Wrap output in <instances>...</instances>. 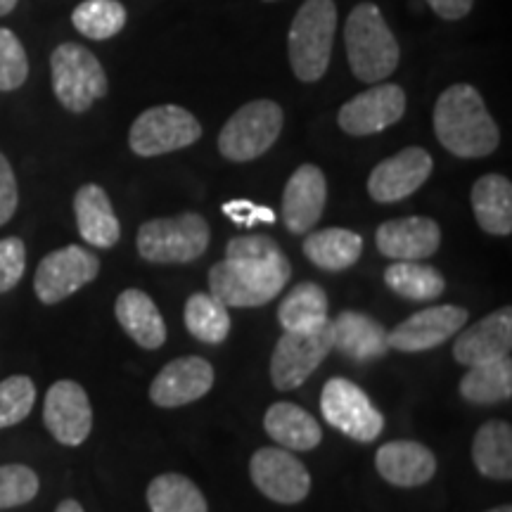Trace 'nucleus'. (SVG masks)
Returning a JSON list of instances; mask_svg holds the SVG:
<instances>
[{
  "mask_svg": "<svg viewBox=\"0 0 512 512\" xmlns=\"http://www.w3.org/2000/svg\"><path fill=\"white\" fill-rule=\"evenodd\" d=\"M434 133L451 155L489 157L501 143V131L486 110L484 98L470 83H456L434 105Z\"/></svg>",
  "mask_w": 512,
  "mask_h": 512,
  "instance_id": "1",
  "label": "nucleus"
},
{
  "mask_svg": "<svg viewBox=\"0 0 512 512\" xmlns=\"http://www.w3.org/2000/svg\"><path fill=\"white\" fill-rule=\"evenodd\" d=\"M292 264L283 249L264 256L223 259L209 271V294L233 309L264 306L290 283Z\"/></svg>",
  "mask_w": 512,
  "mask_h": 512,
  "instance_id": "2",
  "label": "nucleus"
},
{
  "mask_svg": "<svg viewBox=\"0 0 512 512\" xmlns=\"http://www.w3.org/2000/svg\"><path fill=\"white\" fill-rule=\"evenodd\" d=\"M344 43L349 67L358 81L380 83L399 67L401 48L375 3H358L351 10L344 27Z\"/></svg>",
  "mask_w": 512,
  "mask_h": 512,
  "instance_id": "3",
  "label": "nucleus"
},
{
  "mask_svg": "<svg viewBox=\"0 0 512 512\" xmlns=\"http://www.w3.org/2000/svg\"><path fill=\"white\" fill-rule=\"evenodd\" d=\"M335 29V0H306L294 15L287 48H290V67L299 81L316 83L328 72Z\"/></svg>",
  "mask_w": 512,
  "mask_h": 512,
  "instance_id": "4",
  "label": "nucleus"
},
{
  "mask_svg": "<svg viewBox=\"0 0 512 512\" xmlns=\"http://www.w3.org/2000/svg\"><path fill=\"white\" fill-rule=\"evenodd\" d=\"M211 240L209 223L195 211L152 219L138 230V254L150 264H190L207 252Z\"/></svg>",
  "mask_w": 512,
  "mask_h": 512,
  "instance_id": "5",
  "label": "nucleus"
},
{
  "mask_svg": "<svg viewBox=\"0 0 512 512\" xmlns=\"http://www.w3.org/2000/svg\"><path fill=\"white\" fill-rule=\"evenodd\" d=\"M55 98L67 112L83 114L107 95V74L98 57L79 43H60L50 55Z\"/></svg>",
  "mask_w": 512,
  "mask_h": 512,
  "instance_id": "6",
  "label": "nucleus"
},
{
  "mask_svg": "<svg viewBox=\"0 0 512 512\" xmlns=\"http://www.w3.org/2000/svg\"><path fill=\"white\" fill-rule=\"evenodd\" d=\"M283 107L273 100H252L226 121L219 133V152L230 162H252L266 155L283 131Z\"/></svg>",
  "mask_w": 512,
  "mask_h": 512,
  "instance_id": "7",
  "label": "nucleus"
},
{
  "mask_svg": "<svg viewBox=\"0 0 512 512\" xmlns=\"http://www.w3.org/2000/svg\"><path fill=\"white\" fill-rule=\"evenodd\" d=\"M202 138L195 114L178 105H159L145 110L133 121L128 145L138 157H159L183 150Z\"/></svg>",
  "mask_w": 512,
  "mask_h": 512,
  "instance_id": "8",
  "label": "nucleus"
},
{
  "mask_svg": "<svg viewBox=\"0 0 512 512\" xmlns=\"http://www.w3.org/2000/svg\"><path fill=\"white\" fill-rule=\"evenodd\" d=\"M332 351V323L309 332H283L271 356V380L278 392L302 387Z\"/></svg>",
  "mask_w": 512,
  "mask_h": 512,
  "instance_id": "9",
  "label": "nucleus"
},
{
  "mask_svg": "<svg viewBox=\"0 0 512 512\" xmlns=\"http://www.w3.org/2000/svg\"><path fill=\"white\" fill-rule=\"evenodd\" d=\"M320 413L335 430L361 444L377 439L384 430V415L373 406L370 396L344 377H332L325 384L320 394Z\"/></svg>",
  "mask_w": 512,
  "mask_h": 512,
  "instance_id": "10",
  "label": "nucleus"
},
{
  "mask_svg": "<svg viewBox=\"0 0 512 512\" xmlns=\"http://www.w3.org/2000/svg\"><path fill=\"white\" fill-rule=\"evenodd\" d=\"M100 273V259L86 247L67 245L55 249L36 268L34 292L38 302L53 306L93 283Z\"/></svg>",
  "mask_w": 512,
  "mask_h": 512,
  "instance_id": "11",
  "label": "nucleus"
},
{
  "mask_svg": "<svg viewBox=\"0 0 512 512\" xmlns=\"http://www.w3.org/2000/svg\"><path fill=\"white\" fill-rule=\"evenodd\" d=\"M249 475L256 489L275 503H302L311 491V475L306 465L285 448H259L249 460Z\"/></svg>",
  "mask_w": 512,
  "mask_h": 512,
  "instance_id": "12",
  "label": "nucleus"
},
{
  "mask_svg": "<svg viewBox=\"0 0 512 512\" xmlns=\"http://www.w3.org/2000/svg\"><path fill=\"white\" fill-rule=\"evenodd\" d=\"M406 112V93L396 83H377L344 102L337 114L339 128L349 136H373L394 126Z\"/></svg>",
  "mask_w": 512,
  "mask_h": 512,
  "instance_id": "13",
  "label": "nucleus"
},
{
  "mask_svg": "<svg viewBox=\"0 0 512 512\" xmlns=\"http://www.w3.org/2000/svg\"><path fill=\"white\" fill-rule=\"evenodd\" d=\"M43 422L62 446H81L93 430V408L86 389L74 380H60L48 389Z\"/></svg>",
  "mask_w": 512,
  "mask_h": 512,
  "instance_id": "14",
  "label": "nucleus"
},
{
  "mask_svg": "<svg viewBox=\"0 0 512 512\" xmlns=\"http://www.w3.org/2000/svg\"><path fill=\"white\" fill-rule=\"evenodd\" d=\"M432 157L422 147H406L370 171L368 192L375 202L392 204L411 197L432 176Z\"/></svg>",
  "mask_w": 512,
  "mask_h": 512,
  "instance_id": "15",
  "label": "nucleus"
},
{
  "mask_svg": "<svg viewBox=\"0 0 512 512\" xmlns=\"http://www.w3.org/2000/svg\"><path fill=\"white\" fill-rule=\"evenodd\" d=\"M467 323V311L463 306H432L415 313L408 320L396 325L389 332V349L406 351V354H415V351H430L444 344L446 339L458 335Z\"/></svg>",
  "mask_w": 512,
  "mask_h": 512,
  "instance_id": "16",
  "label": "nucleus"
},
{
  "mask_svg": "<svg viewBox=\"0 0 512 512\" xmlns=\"http://www.w3.org/2000/svg\"><path fill=\"white\" fill-rule=\"evenodd\" d=\"M214 387V368L200 356L166 363L150 384V399L159 408H178L202 399Z\"/></svg>",
  "mask_w": 512,
  "mask_h": 512,
  "instance_id": "17",
  "label": "nucleus"
},
{
  "mask_svg": "<svg viewBox=\"0 0 512 512\" xmlns=\"http://www.w3.org/2000/svg\"><path fill=\"white\" fill-rule=\"evenodd\" d=\"M328 202V181L316 164H302L290 176L283 192V221L290 233L313 230Z\"/></svg>",
  "mask_w": 512,
  "mask_h": 512,
  "instance_id": "18",
  "label": "nucleus"
},
{
  "mask_svg": "<svg viewBox=\"0 0 512 512\" xmlns=\"http://www.w3.org/2000/svg\"><path fill=\"white\" fill-rule=\"evenodd\" d=\"M380 254L394 261H420L437 252L441 245V228L427 216H406L382 223L375 233Z\"/></svg>",
  "mask_w": 512,
  "mask_h": 512,
  "instance_id": "19",
  "label": "nucleus"
},
{
  "mask_svg": "<svg viewBox=\"0 0 512 512\" xmlns=\"http://www.w3.org/2000/svg\"><path fill=\"white\" fill-rule=\"evenodd\" d=\"M512 349V311L503 306L484 320L460 332L453 344V358L463 366H479L486 361L510 356Z\"/></svg>",
  "mask_w": 512,
  "mask_h": 512,
  "instance_id": "20",
  "label": "nucleus"
},
{
  "mask_svg": "<svg viewBox=\"0 0 512 512\" xmlns=\"http://www.w3.org/2000/svg\"><path fill=\"white\" fill-rule=\"evenodd\" d=\"M375 467L384 482L401 486V489H413L434 477L437 458L430 448L418 441H389L377 451Z\"/></svg>",
  "mask_w": 512,
  "mask_h": 512,
  "instance_id": "21",
  "label": "nucleus"
},
{
  "mask_svg": "<svg viewBox=\"0 0 512 512\" xmlns=\"http://www.w3.org/2000/svg\"><path fill=\"white\" fill-rule=\"evenodd\" d=\"M332 323V349L358 363L373 361L389 351L387 328L361 311H342Z\"/></svg>",
  "mask_w": 512,
  "mask_h": 512,
  "instance_id": "22",
  "label": "nucleus"
},
{
  "mask_svg": "<svg viewBox=\"0 0 512 512\" xmlns=\"http://www.w3.org/2000/svg\"><path fill=\"white\" fill-rule=\"evenodd\" d=\"M74 214L79 235L91 247L110 249L121 238V226L110 195L95 183H86L74 195Z\"/></svg>",
  "mask_w": 512,
  "mask_h": 512,
  "instance_id": "23",
  "label": "nucleus"
},
{
  "mask_svg": "<svg viewBox=\"0 0 512 512\" xmlns=\"http://www.w3.org/2000/svg\"><path fill=\"white\" fill-rule=\"evenodd\" d=\"M119 325L138 347L159 349L166 342V323L157 304L143 290H124L117 297Z\"/></svg>",
  "mask_w": 512,
  "mask_h": 512,
  "instance_id": "24",
  "label": "nucleus"
},
{
  "mask_svg": "<svg viewBox=\"0 0 512 512\" xmlns=\"http://www.w3.org/2000/svg\"><path fill=\"white\" fill-rule=\"evenodd\" d=\"M264 427L268 437L287 451H313L323 441V430L316 418L290 401L273 403L266 411Z\"/></svg>",
  "mask_w": 512,
  "mask_h": 512,
  "instance_id": "25",
  "label": "nucleus"
},
{
  "mask_svg": "<svg viewBox=\"0 0 512 512\" xmlns=\"http://www.w3.org/2000/svg\"><path fill=\"white\" fill-rule=\"evenodd\" d=\"M472 209L479 228L489 235L512 233V183L501 174H486L472 185Z\"/></svg>",
  "mask_w": 512,
  "mask_h": 512,
  "instance_id": "26",
  "label": "nucleus"
},
{
  "mask_svg": "<svg viewBox=\"0 0 512 512\" xmlns=\"http://www.w3.org/2000/svg\"><path fill=\"white\" fill-rule=\"evenodd\" d=\"M363 238L347 228H323L306 235L304 254L320 271H347L361 259Z\"/></svg>",
  "mask_w": 512,
  "mask_h": 512,
  "instance_id": "27",
  "label": "nucleus"
},
{
  "mask_svg": "<svg viewBox=\"0 0 512 512\" xmlns=\"http://www.w3.org/2000/svg\"><path fill=\"white\" fill-rule=\"evenodd\" d=\"M472 460L479 475L489 479H512V427L510 422H484L472 441Z\"/></svg>",
  "mask_w": 512,
  "mask_h": 512,
  "instance_id": "28",
  "label": "nucleus"
},
{
  "mask_svg": "<svg viewBox=\"0 0 512 512\" xmlns=\"http://www.w3.org/2000/svg\"><path fill=\"white\" fill-rule=\"evenodd\" d=\"M278 320L287 332H309L325 325L328 316V294L316 283H299L280 302Z\"/></svg>",
  "mask_w": 512,
  "mask_h": 512,
  "instance_id": "29",
  "label": "nucleus"
},
{
  "mask_svg": "<svg viewBox=\"0 0 512 512\" xmlns=\"http://www.w3.org/2000/svg\"><path fill=\"white\" fill-rule=\"evenodd\" d=\"M460 396L470 403L508 401L512 396V361L510 356L486 361L470 370L460 380Z\"/></svg>",
  "mask_w": 512,
  "mask_h": 512,
  "instance_id": "30",
  "label": "nucleus"
},
{
  "mask_svg": "<svg viewBox=\"0 0 512 512\" xmlns=\"http://www.w3.org/2000/svg\"><path fill=\"white\" fill-rule=\"evenodd\" d=\"M384 283L392 292L411 302H432L446 290V280L437 268L418 261H396L384 271Z\"/></svg>",
  "mask_w": 512,
  "mask_h": 512,
  "instance_id": "31",
  "label": "nucleus"
},
{
  "mask_svg": "<svg viewBox=\"0 0 512 512\" xmlns=\"http://www.w3.org/2000/svg\"><path fill=\"white\" fill-rule=\"evenodd\" d=\"M185 328L195 339L204 344L226 342L230 332V313L228 306L221 304L214 294L197 292L185 302Z\"/></svg>",
  "mask_w": 512,
  "mask_h": 512,
  "instance_id": "32",
  "label": "nucleus"
},
{
  "mask_svg": "<svg viewBox=\"0 0 512 512\" xmlns=\"http://www.w3.org/2000/svg\"><path fill=\"white\" fill-rule=\"evenodd\" d=\"M147 505L152 512H209L202 491L183 475H159L147 486Z\"/></svg>",
  "mask_w": 512,
  "mask_h": 512,
  "instance_id": "33",
  "label": "nucleus"
},
{
  "mask_svg": "<svg viewBox=\"0 0 512 512\" xmlns=\"http://www.w3.org/2000/svg\"><path fill=\"white\" fill-rule=\"evenodd\" d=\"M72 24L91 41H107L126 27V8L119 0H83L72 12Z\"/></svg>",
  "mask_w": 512,
  "mask_h": 512,
  "instance_id": "34",
  "label": "nucleus"
},
{
  "mask_svg": "<svg viewBox=\"0 0 512 512\" xmlns=\"http://www.w3.org/2000/svg\"><path fill=\"white\" fill-rule=\"evenodd\" d=\"M36 403V384L27 375H12L0 382V430L29 418Z\"/></svg>",
  "mask_w": 512,
  "mask_h": 512,
  "instance_id": "35",
  "label": "nucleus"
},
{
  "mask_svg": "<svg viewBox=\"0 0 512 512\" xmlns=\"http://www.w3.org/2000/svg\"><path fill=\"white\" fill-rule=\"evenodd\" d=\"M29 79V57L15 31L0 27V93L17 91Z\"/></svg>",
  "mask_w": 512,
  "mask_h": 512,
  "instance_id": "36",
  "label": "nucleus"
},
{
  "mask_svg": "<svg viewBox=\"0 0 512 512\" xmlns=\"http://www.w3.org/2000/svg\"><path fill=\"white\" fill-rule=\"evenodd\" d=\"M41 482L27 465H0V510L19 508L34 501Z\"/></svg>",
  "mask_w": 512,
  "mask_h": 512,
  "instance_id": "37",
  "label": "nucleus"
},
{
  "mask_svg": "<svg viewBox=\"0 0 512 512\" xmlns=\"http://www.w3.org/2000/svg\"><path fill=\"white\" fill-rule=\"evenodd\" d=\"M27 271V247L19 238L0 240V294L10 292Z\"/></svg>",
  "mask_w": 512,
  "mask_h": 512,
  "instance_id": "38",
  "label": "nucleus"
},
{
  "mask_svg": "<svg viewBox=\"0 0 512 512\" xmlns=\"http://www.w3.org/2000/svg\"><path fill=\"white\" fill-rule=\"evenodd\" d=\"M19 204V190L15 171L8 162V157L0 152V226H5L15 216Z\"/></svg>",
  "mask_w": 512,
  "mask_h": 512,
  "instance_id": "39",
  "label": "nucleus"
},
{
  "mask_svg": "<svg viewBox=\"0 0 512 512\" xmlns=\"http://www.w3.org/2000/svg\"><path fill=\"white\" fill-rule=\"evenodd\" d=\"M223 214L228 216L230 221L240 223V226L252 228L256 223H273L275 214L268 207H259V204L247 202V200H235L223 204Z\"/></svg>",
  "mask_w": 512,
  "mask_h": 512,
  "instance_id": "40",
  "label": "nucleus"
},
{
  "mask_svg": "<svg viewBox=\"0 0 512 512\" xmlns=\"http://www.w3.org/2000/svg\"><path fill=\"white\" fill-rule=\"evenodd\" d=\"M427 5L446 22H456V19L470 15L475 0H427Z\"/></svg>",
  "mask_w": 512,
  "mask_h": 512,
  "instance_id": "41",
  "label": "nucleus"
},
{
  "mask_svg": "<svg viewBox=\"0 0 512 512\" xmlns=\"http://www.w3.org/2000/svg\"><path fill=\"white\" fill-rule=\"evenodd\" d=\"M55 512H83V508H81L79 501H72V498H67V501H62L60 505H57Z\"/></svg>",
  "mask_w": 512,
  "mask_h": 512,
  "instance_id": "42",
  "label": "nucleus"
},
{
  "mask_svg": "<svg viewBox=\"0 0 512 512\" xmlns=\"http://www.w3.org/2000/svg\"><path fill=\"white\" fill-rule=\"evenodd\" d=\"M17 3L19 0H0V17L10 15V12L17 8Z\"/></svg>",
  "mask_w": 512,
  "mask_h": 512,
  "instance_id": "43",
  "label": "nucleus"
},
{
  "mask_svg": "<svg viewBox=\"0 0 512 512\" xmlns=\"http://www.w3.org/2000/svg\"><path fill=\"white\" fill-rule=\"evenodd\" d=\"M486 512H512L510 505H501V508H494V510H486Z\"/></svg>",
  "mask_w": 512,
  "mask_h": 512,
  "instance_id": "44",
  "label": "nucleus"
},
{
  "mask_svg": "<svg viewBox=\"0 0 512 512\" xmlns=\"http://www.w3.org/2000/svg\"><path fill=\"white\" fill-rule=\"evenodd\" d=\"M266 3H273V0H266Z\"/></svg>",
  "mask_w": 512,
  "mask_h": 512,
  "instance_id": "45",
  "label": "nucleus"
}]
</instances>
